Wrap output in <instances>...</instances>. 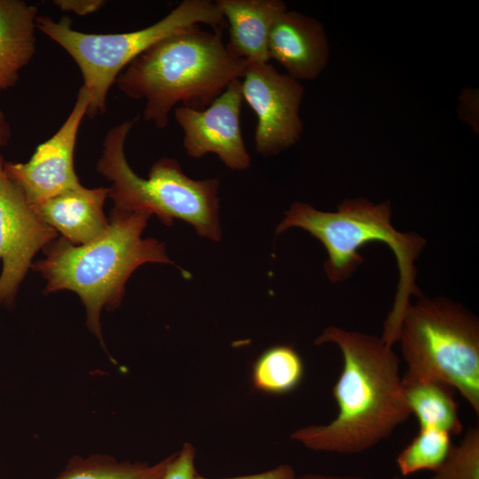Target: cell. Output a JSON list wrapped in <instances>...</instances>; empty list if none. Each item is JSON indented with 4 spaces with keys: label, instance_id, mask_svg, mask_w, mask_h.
I'll return each mask as SVG.
<instances>
[{
    "label": "cell",
    "instance_id": "1",
    "mask_svg": "<svg viewBox=\"0 0 479 479\" xmlns=\"http://www.w3.org/2000/svg\"><path fill=\"white\" fill-rule=\"evenodd\" d=\"M315 343H334L342 355V370L333 387L338 414L327 424L295 430L291 439L317 452L357 454L389 437L407 420L411 411L400 361L381 337L331 326Z\"/></svg>",
    "mask_w": 479,
    "mask_h": 479
},
{
    "label": "cell",
    "instance_id": "2",
    "mask_svg": "<svg viewBox=\"0 0 479 479\" xmlns=\"http://www.w3.org/2000/svg\"><path fill=\"white\" fill-rule=\"evenodd\" d=\"M247 64L229 50L221 31L196 25L150 47L115 83L126 97L145 100V120L163 129L177 104L205 109L230 82L243 77Z\"/></svg>",
    "mask_w": 479,
    "mask_h": 479
},
{
    "label": "cell",
    "instance_id": "3",
    "mask_svg": "<svg viewBox=\"0 0 479 479\" xmlns=\"http://www.w3.org/2000/svg\"><path fill=\"white\" fill-rule=\"evenodd\" d=\"M151 216L114 208L99 237L82 245L56 239L43 249L44 258L31 265L47 281L45 293L70 290L79 295L87 326L103 346L101 310L119 307L132 272L145 263H173L163 243L142 238Z\"/></svg>",
    "mask_w": 479,
    "mask_h": 479
},
{
    "label": "cell",
    "instance_id": "4",
    "mask_svg": "<svg viewBox=\"0 0 479 479\" xmlns=\"http://www.w3.org/2000/svg\"><path fill=\"white\" fill-rule=\"evenodd\" d=\"M391 216L389 200L373 203L365 198L346 199L335 211H321L308 203L294 202L276 228L277 234L293 227L302 228L318 240L327 252L324 271L334 284L346 280L363 263L359 249L366 244L379 241L391 249L397 263L398 282L381 335L390 346L397 342L410 298L420 296L415 283V261L427 243L415 232H398Z\"/></svg>",
    "mask_w": 479,
    "mask_h": 479
},
{
    "label": "cell",
    "instance_id": "5",
    "mask_svg": "<svg viewBox=\"0 0 479 479\" xmlns=\"http://www.w3.org/2000/svg\"><path fill=\"white\" fill-rule=\"evenodd\" d=\"M136 121L122 122L106 133L96 167L111 182L108 198L114 208L155 215L165 225L181 219L192 224L199 236L220 240L219 181L192 179L176 159L168 157L153 164L147 178L139 177L125 154L127 137Z\"/></svg>",
    "mask_w": 479,
    "mask_h": 479
},
{
    "label": "cell",
    "instance_id": "6",
    "mask_svg": "<svg viewBox=\"0 0 479 479\" xmlns=\"http://www.w3.org/2000/svg\"><path fill=\"white\" fill-rule=\"evenodd\" d=\"M406 371L402 383L439 381L458 390L479 413V321L461 304L419 296L398 334Z\"/></svg>",
    "mask_w": 479,
    "mask_h": 479
},
{
    "label": "cell",
    "instance_id": "7",
    "mask_svg": "<svg viewBox=\"0 0 479 479\" xmlns=\"http://www.w3.org/2000/svg\"><path fill=\"white\" fill-rule=\"evenodd\" d=\"M206 24L221 31L226 21L215 2L184 0L159 21L136 31L91 34L75 30L71 20L38 15L36 28L64 49L77 65L89 105L86 116L106 108V98L118 75L158 42L193 26Z\"/></svg>",
    "mask_w": 479,
    "mask_h": 479
},
{
    "label": "cell",
    "instance_id": "8",
    "mask_svg": "<svg viewBox=\"0 0 479 479\" xmlns=\"http://www.w3.org/2000/svg\"><path fill=\"white\" fill-rule=\"evenodd\" d=\"M241 93L257 117L254 135L258 154L272 156L294 145L302 133L300 106L304 88L269 62L248 63Z\"/></svg>",
    "mask_w": 479,
    "mask_h": 479
},
{
    "label": "cell",
    "instance_id": "9",
    "mask_svg": "<svg viewBox=\"0 0 479 479\" xmlns=\"http://www.w3.org/2000/svg\"><path fill=\"white\" fill-rule=\"evenodd\" d=\"M0 156V304L11 305L32 265V259L56 240L58 232L35 213L9 177Z\"/></svg>",
    "mask_w": 479,
    "mask_h": 479
},
{
    "label": "cell",
    "instance_id": "10",
    "mask_svg": "<svg viewBox=\"0 0 479 479\" xmlns=\"http://www.w3.org/2000/svg\"><path fill=\"white\" fill-rule=\"evenodd\" d=\"M242 101L240 79H236L203 110L177 107L174 116L183 130V145L187 155L199 159L214 153L232 169H248L251 158L240 124Z\"/></svg>",
    "mask_w": 479,
    "mask_h": 479
},
{
    "label": "cell",
    "instance_id": "11",
    "mask_svg": "<svg viewBox=\"0 0 479 479\" xmlns=\"http://www.w3.org/2000/svg\"><path fill=\"white\" fill-rule=\"evenodd\" d=\"M88 96L81 87L75 105L57 132L40 144L27 162L4 161L9 177L31 205L81 185L74 155L81 123L88 110Z\"/></svg>",
    "mask_w": 479,
    "mask_h": 479
},
{
    "label": "cell",
    "instance_id": "12",
    "mask_svg": "<svg viewBox=\"0 0 479 479\" xmlns=\"http://www.w3.org/2000/svg\"><path fill=\"white\" fill-rule=\"evenodd\" d=\"M268 54L291 77L312 80L326 67L329 44L323 25L315 18L286 10L275 20L268 39Z\"/></svg>",
    "mask_w": 479,
    "mask_h": 479
},
{
    "label": "cell",
    "instance_id": "13",
    "mask_svg": "<svg viewBox=\"0 0 479 479\" xmlns=\"http://www.w3.org/2000/svg\"><path fill=\"white\" fill-rule=\"evenodd\" d=\"M108 188H87L82 185L32 205L37 216L62 238L82 245L99 237L108 226L104 205Z\"/></svg>",
    "mask_w": 479,
    "mask_h": 479
},
{
    "label": "cell",
    "instance_id": "14",
    "mask_svg": "<svg viewBox=\"0 0 479 479\" xmlns=\"http://www.w3.org/2000/svg\"><path fill=\"white\" fill-rule=\"evenodd\" d=\"M228 25L229 50L248 63H267L268 39L278 16L287 10L281 0H216Z\"/></svg>",
    "mask_w": 479,
    "mask_h": 479
},
{
    "label": "cell",
    "instance_id": "15",
    "mask_svg": "<svg viewBox=\"0 0 479 479\" xmlns=\"http://www.w3.org/2000/svg\"><path fill=\"white\" fill-rule=\"evenodd\" d=\"M38 9L23 0H0V90L13 87L35 53Z\"/></svg>",
    "mask_w": 479,
    "mask_h": 479
},
{
    "label": "cell",
    "instance_id": "16",
    "mask_svg": "<svg viewBox=\"0 0 479 479\" xmlns=\"http://www.w3.org/2000/svg\"><path fill=\"white\" fill-rule=\"evenodd\" d=\"M403 388L411 414L416 417L420 429L441 430L451 436L462 432L453 388L434 380L403 384Z\"/></svg>",
    "mask_w": 479,
    "mask_h": 479
},
{
    "label": "cell",
    "instance_id": "17",
    "mask_svg": "<svg viewBox=\"0 0 479 479\" xmlns=\"http://www.w3.org/2000/svg\"><path fill=\"white\" fill-rule=\"evenodd\" d=\"M303 375V361L294 348L276 345L265 349L253 363L251 382L255 390L283 395L295 389Z\"/></svg>",
    "mask_w": 479,
    "mask_h": 479
},
{
    "label": "cell",
    "instance_id": "18",
    "mask_svg": "<svg viewBox=\"0 0 479 479\" xmlns=\"http://www.w3.org/2000/svg\"><path fill=\"white\" fill-rule=\"evenodd\" d=\"M173 454L151 466L145 462L118 461L104 454L73 456L54 479H160Z\"/></svg>",
    "mask_w": 479,
    "mask_h": 479
},
{
    "label": "cell",
    "instance_id": "19",
    "mask_svg": "<svg viewBox=\"0 0 479 479\" xmlns=\"http://www.w3.org/2000/svg\"><path fill=\"white\" fill-rule=\"evenodd\" d=\"M451 436L441 430L420 429L397 457L396 462L401 475L407 476L422 470H436L453 445Z\"/></svg>",
    "mask_w": 479,
    "mask_h": 479
},
{
    "label": "cell",
    "instance_id": "20",
    "mask_svg": "<svg viewBox=\"0 0 479 479\" xmlns=\"http://www.w3.org/2000/svg\"><path fill=\"white\" fill-rule=\"evenodd\" d=\"M429 479H479V428H470Z\"/></svg>",
    "mask_w": 479,
    "mask_h": 479
},
{
    "label": "cell",
    "instance_id": "21",
    "mask_svg": "<svg viewBox=\"0 0 479 479\" xmlns=\"http://www.w3.org/2000/svg\"><path fill=\"white\" fill-rule=\"evenodd\" d=\"M194 447L190 443H185L180 452L174 453L160 479H194L198 474L194 467Z\"/></svg>",
    "mask_w": 479,
    "mask_h": 479
},
{
    "label": "cell",
    "instance_id": "22",
    "mask_svg": "<svg viewBox=\"0 0 479 479\" xmlns=\"http://www.w3.org/2000/svg\"><path fill=\"white\" fill-rule=\"evenodd\" d=\"M106 4L102 0H55L53 4L59 10L85 16L96 12Z\"/></svg>",
    "mask_w": 479,
    "mask_h": 479
},
{
    "label": "cell",
    "instance_id": "23",
    "mask_svg": "<svg viewBox=\"0 0 479 479\" xmlns=\"http://www.w3.org/2000/svg\"><path fill=\"white\" fill-rule=\"evenodd\" d=\"M295 477V473L294 468L289 465H279L270 470L252 474L246 475H240L231 478H223V479H294ZM194 479H208L200 475L197 474Z\"/></svg>",
    "mask_w": 479,
    "mask_h": 479
},
{
    "label": "cell",
    "instance_id": "24",
    "mask_svg": "<svg viewBox=\"0 0 479 479\" xmlns=\"http://www.w3.org/2000/svg\"><path fill=\"white\" fill-rule=\"evenodd\" d=\"M12 126L2 108H0V148L8 145L12 139Z\"/></svg>",
    "mask_w": 479,
    "mask_h": 479
},
{
    "label": "cell",
    "instance_id": "25",
    "mask_svg": "<svg viewBox=\"0 0 479 479\" xmlns=\"http://www.w3.org/2000/svg\"><path fill=\"white\" fill-rule=\"evenodd\" d=\"M294 479H366L361 476H350V475H330L322 474H307L300 476H296Z\"/></svg>",
    "mask_w": 479,
    "mask_h": 479
},
{
    "label": "cell",
    "instance_id": "26",
    "mask_svg": "<svg viewBox=\"0 0 479 479\" xmlns=\"http://www.w3.org/2000/svg\"><path fill=\"white\" fill-rule=\"evenodd\" d=\"M390 479H400L399 476H393Z\"/></svg>",
    "mask_w": 479,
    "mask_h": 479
}]
</instances>
